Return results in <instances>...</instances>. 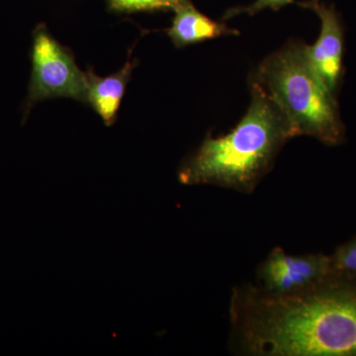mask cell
I'll use <instances>...</instances> for the list:
<instances>
[{"mask_svg":"<svg viewBox=\"0 0 356 356\" xmlns=\"http://www.w3.org/2000/svg\"><path fill=\"white\" fill-rule=\"evenodd\" d=\"M252 102L247 113L227 135H208L185 159L177 177L184 185H213L252 193L270 172L280 149L292 139L280 108L264 88L250 79Z\"/></svg>","mask_w":356,"mask_h":356,"instance_id":"obj_1","label":"cell"},{"mask_svg":"<svg viewBox=\"0 0 356 356\" xmlns=\"http://www.w3.org/2000/svg\"><path fill=\"white\" fill-rule=\"evenodd\" d=\"M303 42H288L264 58L252 79L280 108L293 138L309 136L329 147L346 140L337 96L312 69Z\"/></svg>","mask_w":356,"mask_h":356,"instance_id":"obj_2","label":"cell"},{"mask_svg":"<svg viewBox=\"0 0 356 356\" xmlns=\"http://www.w3.org/2000/svg\"><path fill=\"white\" fill-rule=\"evenodd\" d=\"M295 0H255L254 3L248 6L233 7L226 11L222 16V20L231 19L240 14H248L250 16H254L255 14L261 13L264 9H273V11H278L282 7L294 3Z\"/></svg>","mask_w":356,"mask_h":356,"instance_id":"obj_10","label":"cell"},{"mask_svg":"<svg viewBox=\"0 0 356 356\" xmlns=\"http://www.w3.org/2000/svg\"><path fill=\"white\" fill-rule=\"evenodd\" d=\"M165 32L177 48L240 33L238 30L231 29L225 23L217 22L201 13L191 0L175 9L172 24Z\"/></svg>","mask_w":356,"mask_h":356,"instance_id":"obj_7","label":"cell"},{"mask_svg":"<svg viewBox=\"0 0 356 356\" xmlns=\"http://www.w3.org/2000/svg\"><path fill=\"white\" fill-rule=\"evenodd\" d=\"M129 51L127 63L119 72L106 77H100L92 67H89L86 74L88 81V105H90L99 115L105 125L111 127L117 120V114L122 99L125 95L127 84L132 76L137 60H131Z\"/></svg>","mask_w":356,"mask_h":356,"instance_id":"obj_6","label":"cell"},{"mask_svg":"<svg viewBox=\"0 0 356 356\" xmlns=\"http://www.w3.org/2000/svg\"><path fill=\"white\" fill-rule=\"evenodd\" d=\"M332 273L356 278V236L331 255Z\"/></svg>","mask_w":356,"mask_h":356,"instance_id":"obj_9","label":"cell"},{"mask_svg":"<svg viewBox=\"0 0 356 356\" xmlns=\"http://www.w3.org/2000/svg\"><path fill=\"white\" fill-rule=\"evenodd\" d=\"M31 60L25 115L35 103L51 98H72L88 104L86 72L77 67L72 51L54 38L44 24L33 32Z\"/></svg>","mask_w":356,"mask_h":356,"instance_id":"obj_3","label":"cell"},{"mask_svg":"<svg viewBox=\"0 0 356 356\" xmlns=\"http://www.w3.org/2000/svg\"><path fill=\"white\" fill-rule=\"evenodd\" d=\"M331 255L290 254L274 247L255 273L254 284L273 294H289L317 284L332 275Z\"/></svg>","mask_w":356,"mask_h":356,"instance_id":"obj_4","label":"cell"},{"mask_svg":"<svg viewBox=\"0 0 356 356\" xmlns=\"http://www.w3.org/2000/svg\"><path fill=\"white\" fill-rule=\"evenodd\" d=\"M298 6L309 9L321 20L320 36L316 43L304 44L307 60L327 88L337 96L344 74V30L334 6L323 0L299 1Z\"/></svg>","mask_w":356,"mask_h":356,"instance_id":"obj_5","label":"cell"},{"mask_svg":"<svg viewBox=\"0 0 356 356\" xmlns=\"http://www.w3.org/2000/svg\"><path fill=\"white\" fill-rule=\"evenodd\" d=\"M109 8L118 13L140 11H175L188 0H106Z\"/></svg>","mask_w":356,"mask_h":356,"instance_id":"obj_8","label":"cell"}]
</instances>
